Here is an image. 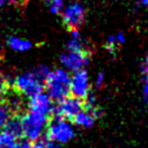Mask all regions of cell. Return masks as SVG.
<instances>
[{
	"mask_svg": "<svg viewBox=\"0 0 148 148\" xmlns=\"http://www.w3.org/2000/svg\"><path fill=\"white\" fill-rule=\"evenodd\" d=\"M69 83L71 75L68 72L57 68L54 71H50L47 74L44 81V89L46 90V95L52 101L59 102L69 95Z\"/></svg>",
	"mask_w": 148,
	"mask_h": 148,
	"instance_id": "cell-1",
	"label": "cell"
},
{
	"mask_svg": "<svg viewBox=\"0 0 148 148\" xmlns=\"http://www.w3.org/2000/svg\"><path fill=\"white\" fill-rule=\"evenodd\" d=\"M44 83L38 80L34 71L20 74L10 80V91L16 95L32 96L38 92H43Z\"/></svg>",
	"mask_w": 148,
	"mask_h": 148,
	"instance_id": "cell-2",
	"label": "cell"
},
{
	"mask_svg": "<svg viewBox=\"0 0 148 148\" xmlns=\"http://www.w3.org/2000/svg\"><path fill=\"white\" fill-rule=\"evenodd\" d=\"M21 124L22 136H24L27 141H36L40 139L43 130L47 124V118L29 111L21 116Z\"/></svg>",
	"mask_w": 148,
	"mask_h": 148,
	"instance_id": "cell-3",
	"label": "cell"
},
{
	"mask_svg": "<svg viewBox=\"0 0 148 148\" xmlns=\"http://www.w3.org/2000/svg\"><path fill=\"white\" fill-rule=\"evenodd\" d=\"M84 109V99L68 95L59 101L53 109L52 118L61 120H72L76 113Z\"/></svg>",
	"mask_w": 148,
	"mask_h": 148,
	"instance_id": "cell-4",
	"label": "cell"
},
{
	"mask_svg": "<svg viewBox=\"0 0 148 148\" xmlns=\"http://www.w3.org/2000/svg\"><path fill=\"white\" fill-rule=\"evenodd\" d=\"M62 24L69 31L79 30V28L84 23L86 20V9L79 2H73L68 5L61 13Z\"/></svg>",
	"mask_w": 148,
	"mask_h": 148,
	"instance_id": "cell-5",
	"label": "cell"
},
{
	"mask_svg": "<svg viewBox=\"0 0 148 148\" xmlns=\"http://www.w3.org/2000/svg\"><path fill=\"white\" fill-rule=\"evenodd\" d=\"M46 136L47 140L57 143H65L74 136V130L66 120L52 119V123L47 127Z\"/></svg>",
	"mask_w": 148,
	"mask_h": 148,
	"instance_id": "cell-6",
	"label": "cell"
},
{
	"mask_svg": "<svg viewBox=\"0 0 148 148\" xmlns=\"http://www.w3.org/2000/svg\"><path fill=\"white\" fill-rule=\"evenodd\" d=\"M90 51L83 50V51H66L60 54V62L67 68L73 72L82 69L83 66H86L90 60Z\"/></svg>",
	"mask_w": 148,
	"mask_h": 148,
	"instance_id": "cell-7",
	"label": "cell"
},
{
	"mask_svg": "<svg viewBox=\"0 0 148 148\" xmlns=\"http://www.w3.org/2000/svg\"><path fill=\"white\" fill-rule=\"evenodd\" d=\"M90 91L91 89L89 86L88 73L83 68L75 71L71 76V83H69V92L72 94V96H75L81 99H86V97Z\"/></svg>",
	"mask_w": 148,
	"mask_h": 148,
	"instance_id": "cell-8",
	"label": "cell"
},
{
	"mask_svg": "<svg viewBox=\"0 0 148 148\" xmlns=\"http://www.w3.org/2000/svg\"><path fill=\"white\" fill-rule=\"evenodd\" d=\"M28 108L30 112H34L47 118L49 116H52L54 104H53V101L46 94L38 92L32 96H29Z\"/></svg>",
	"mask_w": 148,
	"mask_h": 148,
	"instance_id": "cell-9",
	"label": "cell"
},
{
	"mask_svg": "<svg viewBox=\"0 0 148 148\" xmlns=\"http://www.w3.org/2000/svg\"><path fill=\"white\" fill-rule=\"evenodd\" d=\"M71 32V38L67 40L66 44V51H83L88 50L86 47L84 40L81 37V34L79 30H72Z\"/></svg>",
	"mask_w": 148,
	"mask_h": 148,
	"instance_id": "cell-10",
	"label": "cell"
},
{
	"mask_svg": "<svg viewBox=\"0 0 148 148\" xmlns=\"http://www.w3.org/2000/svg\"><path fill=\"white\" fill-rule=\"evenodd\" d=\"M3 130L6 132H8L9 134H12L15 139H18L22 136V124H21V116H18L17 113L13 114L9 120L7 121L6 126L3 127Z\"/></svg>",
	"mask_w": 148,
	"mask_h": 148,
	"instance_id": "cell-11",
	"label": "cell"
},
{
	"mask_svg": "<svg viewBox=\"0 0 148 148\" xmlns=\"http://www.w3.org/2000/svg\"><path fill=\"white\" fill-rule=\"evenodd\" d=\"M95 118L94 116L86 109L81 110L79 113L75 114V117L72 119V121L76 125V126H80V127H84V128H89L91 127L94 124H95Z\"/></svg>",
	"mask_w": 148,
	"mask_h": 148,
	"instance_id": "cell-12",
	"label": "cell"
},
{
	"mask_svg": "<svg viewBox=\"0 0 148 148\" xmlns=\"http://www.w3.org/2000/svg\"><path fill=\"white\" fill-rule=\"evenodd\" d=\"M124 42H125V36H124V32L120 31V32H118L116 35H112V36L108 37V39L105 42V49L111 56H116L118 47Z\"/></svg>",
	"mask_w": 148,
	"mask_h": 148,
	"instance_id": "cell-13",
	"label": "cell"
},
{
	"mask_svg": "<svg viewBox=\"0 0 148 148\" xmlns=\"http://www.w3.org/2000/svg\"><path fill=\"white\" fill-rule=\"evenodd\" d=\"M7 44L9 45V47H10L12 50L17 51V52H23V51L30 50L31 46H32V44H31L30 40H27V39L16 37V36H10V37H8Z\"/></svg>",
	"mask_w": 148,
	"mask_h": 148,
	"instance_id": "cell-14",
	"label": "cell"
},
{
	"mask_svg": "<svg viewBox=\"0 0 148 148\" xmlns=\"http://www.w3.org/2000/svg\"><path fill=\"white\" fill-rule=\"evenodd\" d=\"M13 112L14 111H13L12 106L9 105V102L6 101L5 98L0 99V130H2L6 126L9 118L14 114Z\"/></svg>",
	"mask_w": 148,
	"mask_h": 148,
	"instance_id": "cell-15",
	"label": "cell"
},
{
	"mask_svg": "<svg viewBox=\"0 0 148 148\" xmlns=\"http://www.w3.org/2000/svg\"><path fill=\"white\" fill-rule=\"evenodd\" d=\"M0 148H20V143L12 134L0 130Z\"/></svg>",
	"mask_w": 148,
	"mask_h": 148,
	"instance_id": "cell-16",
	"label": "cell"
},
{
	"mask_svg": "<svg viewBox=\"0 0 148 148\" xmlns=\"http://www.w3.org/2000/svg\"><path fill=\"white\" fill-rule=\"evenodd\" d=\"M141 73L143 77V101L146 104H148V56L145 58L142 65H141Z\"/></svg>",
	"mask_w": 148,
	"mask_h": 148,
	"instance_id": "cell-17",
	"label": "cell"
},
{
	"mask_svg": "<svg viewBox=\"0 0 148 148\" xmlns=\"http://www.w3.org/2000/svg\"><path fill=\"white\" fill-rule=\"evenodd\" d=\"M10 91V80L0 72V99H3L5 96Z\"/></svg>",
	"mask_w": 148,
	"mask_h": 148,
	"instance_id": "cell-18",
	"label": "cell"
},
{
	"mask_svg": "<svg viewBox=\"0 0 148 148\" xmlns=\"http://www.w3.org/2000/svg\"><path fill=\"white\" fill-rule=\"evenodd\" d=\"M51 13L60 14L64 7V0H43Z\"/></svg>",
	"mask_w": 148,
	"mask_h": 148,
	"instance_id": "cell-19",
	"label": "cell"
},
{
	"mask_svg": "<svg viewBox=\"0 0 148 148\" xmlns=\"http://www.w3.org/2000/svg\"><path fill=\"white\" fill-rule=\"evenodd\" d=\"M27 2V0H0V7L5 6H18L20 3Z\"/></svg>",
	"mask_w": 148,
	"mask_h": 148,
	"instance_id": "cell-20",
	"label": "cell"
},
{
	"mask_svg": "<svg viewBox=\"0 0 148 148\" xmlns=\"http://www.w3.org/2000/svg\"><path fill=\"white\" fill-rule=\"evenodd\" d=\"M45 148H60V145L54 142V141H51V140H46L45 141Z\"/></svg>",
	"mask_w": 148,
	"mask_h": 148,
	"instance_id": "cell-21",
	"label": "cell"
},
{
	"mask_svg": "<svg viewBox=\"0 0 148 148\" xmlns=\"http://www.w3.org/2000/svg\"><path fill=\"white\" fill-rule=\"evenodd\" d=\"M103 81H104V74L103 73H99L97 75V77H96V87L99 88L103 84Z\"/></svg>",
	"mask_w": 148,
	"mask_h": 148,
	"instance_id": "cell-22",
	"label": "cell"
},
{
	"mask_svg": "<svg viewBox=\"0 0 148 148\" xmlns=\"http://www.w3.org/2000/svg\"><path fill=\"white\" fill-rule=\"evenodd\" d=\"M139 5H141V6H148V0H139Z\"/></svg>",
	"mask_w": 148,
	"mask_h": 148,
	"instance_id": "cell-23",
	"label": "cell"
},
{
	"mask_svg": "<svg viewBox=\"0 0 148 148\" xmlns=\"http://www.w3.org/2000/svg\"><path fill=\"white\" fill-rule=\"evenodd\" d=\"M0 57H1V47H0Z\"/></svg>",
	"mask_w": 148,
	"mask_h": 148,
	"instance_id": "cell-24",
	"label": "cell"
}]
</instances>
